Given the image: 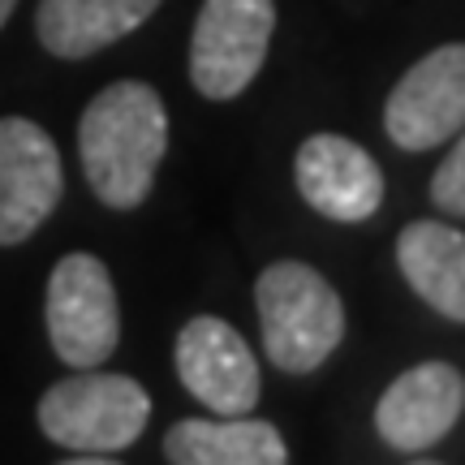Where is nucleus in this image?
<instances>
[{"instance_id": "nucleus-1", "label": "nucleus", "mask_w": 465, "mask_h": 465, "mask_svg": "<svg viewBox=\"0 0 465 465\" xmlns=\"http://www.w3.org/2000/svg\"><path fill=\"white\" fill-rule=\"evenodd\" d=\"M168 151V113L147 83H113L86 104L78 121V155L95 199L116 212L143 207Z\"/></svg>"}, {"instance_id": "nucleus-2", "label": "nucleus", "mask_w": 465, "mask_h": 465, "mask_svg": "<svg viewBox=\"0 0 465 465\" xmlns=\"http://www.w3.org/2000/svg\"><path fill=\"white\" fill-rule=\"evenodd\" d=\"M267 362L284 375H311L345 336V306L323 272L298 259L272 263L254 284Z\"/></svg>"}, {"instance_id": "nucleus-3", "label": "nucleus", "mask_w": 465, "mask_h": 465, "mask_svg": "<svg viewBox=\"0 0 465 465\" xmlns=\"http://www.w3.org/2000/svg\"><path fill=\"white\" fill-rule=\"evenodd\" d=\"M147 388L100 366L52 383L39 397V427L56 449H69V457H116L147 431Z\"/></svg>"}, {"instance_id": "nucleus-4", "label": "nucleus", "mask_w": 465, "mask_h": 465, "mask_svg": "<svg viewBox=\"0 0 465 465\" xmlns=\"http://www.w3.org/2000/svg\"><path fill=\"white\" fill-rule=\"evenodd\" d=\"M48 341L56 358L74 371H91L113 358L116 341H121V306H116V284L108 267L74 250L48 276Z\"/></svg>"}, {"instance_id": "nucleus-5", "label": "nucleus", "mask_w": 465, "mask_h": 465, "mask_svg": "<svg viewBox=\"0 0 465 465\" xmlns=\"http://www.w3.org/2000/svg\"><path fill=\"white\" fill-rule=\"evenodd\" d=\"M276 0H203L190 39V83L207 100H237L263 69Z\"/></svg>"}, {"instance_id": "nucleus-6", "label": "nucleus", "mask_w": 465, "mask_h": 465, "mask_svg": "<svg viewBox=\"0 0 465 465\" xmlns=\"http://www.w3.org/2000/svg\"><path fill=\"white\" fill-rule=\"evenodd\" d=\"M383 130L405 151H431L465 130V44H444L401 74Z\"/></svg>"}, {"instance_id": "nucleus-7", "label": "nucleus", "mask_w": 465, "mask_h": 465, "mask_svg": "<svg viewBox=\"0 0 465 465\" xmlns=\"http://www.w3.org/2000/svg\"><path fill=\"white\" fill-rule=\"evenodd\" d=\"M65 194L61 151L44 125L0 116V246L26 242Z\"/></svg>"}, {"instance_id": "nucleus-8", "label": "nucleus", "mask_w": 465, "mask_h": 465, "mask_svg": "<svg viewBox=\"0 0 465 465\" xmlns=\"http://www.w3.org/2000/svg\"><path fill=\"white\" fill-rule=\"evenodd\" d=\"M177 375L185 392L199 397L212 414L237 418L259 405V358L250 353L242 332L216 315H194L177 332Z\"/></svg>"}, {"instance_id": "nucleus-9", "label": "nucleus", "mask_w": 465, "mask_h": 465, "mask_svg": "<svg viewBox=\"0 0 465 465\" xmlns=\"http://www.w3.org/2000/svg\"><path fill=\"white\" fill-rule=\"evenodd\" d=\"M465 414V375L452 362H418L383 388L375 431L388 449H435Z\"/></svg>"}, {"instance_id": "nucleus-10", "label": "nucleus", "mask_w": 465, "mask_h": 465, "mask_svg": "<svg viewBox=\"0 0 465 465\" xmlns=\"http://www.w3.org/2000/svg\"><path fill=\"white\" fill-rule=\"evenodd\" d=\"M293 182L319 216L341 220V224L371 220L383 203L380 164L371 160V151H362L345 134H311L298 147Z\"/></svg>"}, {"instance_id": "nucleus-11", "label": "nucleus", "mask_w": 465, "mask_h": 465, "mask_svg": "<svg viewBox=\"0 0 465 465\" xmlns=\"http://www.w3.org/2000/svg\"><path fill=\"white\" fill-rule=\"evenodd\" d=\"M397 267L431 311L465 323V232L440 220H414L397 237Z\"/></svg>"}, {"instance_id": "nucleus-12", "label": "nucleus", "mask_w": 465, "mask_h": 465, "mask_svg": "<svg viewBox=\"0 0 465 465\" xmlns=\"http://www.w3.org/2000/svg\"><path fill=\"white\" fill-rule=\"evenodd\" d=\"M155 9L160 0H39L35 31L52 56L83 61L116 44L121 35L138 31Z\"/></svg>"}, {"instance_id": "nucleus-13", "label": "nucleus", "mask_w": 465, "mask_h": 465, "mask_svg": "<svg viewBox=\"0 0 465 465\" xmlns=\"http://www.w3.org/2000/svg\"><path fill=\"white\" fill-rule=\"evenodd\" d=\"M173 465H284L281 431L263 418H185L164 435Z\"/></svg>"}, {"instance_id": "nucleus-14", "label": "nucleus", "mask_w": 465, "mask_h": 465, "mask_svg": "<svg viewBox=\"0 0 465 465\" xmlns=\"http://www.w3.org/2000/svg\"><path fill=\"white\" fill-rule=\"evenodd\" d=\"M431 203L449 216H465V130L457 134L452 151L431 177Z\"/></svg>"}, {"instance_id": "nucleus-15", "label": "nucleus", "mask_w": 465, "mask_h": 465, "mask_svg": "<svg viewBox=\"0 0 465 465\" xmlns=\"http://www.w3.org/2000/svg\"><path fill=\"white\" fill-rule=\"evenodd\" d=\"M14 9H17V0H0V26L9 22V14H14Z\"/></svg>"}]
</instances>
